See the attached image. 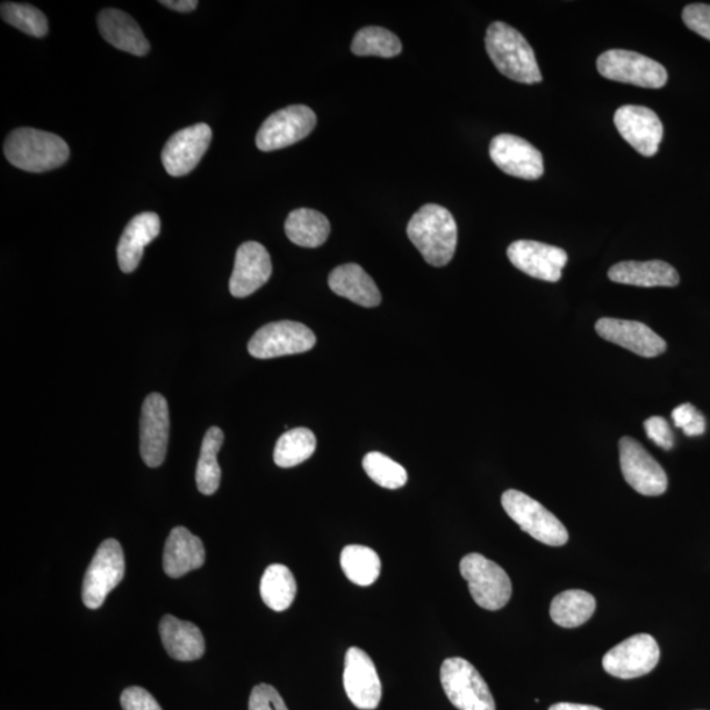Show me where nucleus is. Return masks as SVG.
Instances as JSON below:
<instances>
[{
  "mask_svg": "<svg viewBox=\"0 0 710 710\" xmlns=\"http://www.w3.org/2000/svg\"><path fill=\"white\" fill-rule=\"evenodd\" d=\"M407 234L427 263L447 267L453 260L458 228L453 214L439 204H426L408 222Z\"/></svg>",
  "mask_w": 710,
  "mask_h": 710,
  "instance_id": "obj_1",
  "label": "nucleus"
},
{
  "mask_svg": "<svg viewBox=\"0 0 710 710\" xmlns=\"http://www.w3.org/2000/svg\"><path fill=\"white\" fill-rule=\"evenodd\" d=\"M486 49L494 67L512 81L526 84L542 82L533 48L513 27L494 21L486 33Z\"/></svg>",
  "mask_w": 710,
  "mask_h": 710,
  "instance_id": "obj_2",
  "label": "nucleus"
},
{
  "mask_svg": "<svg viewBox=\"0 0 710 710\" xmlns=\"http://www.w3.org/2000/svg\"><path fill=\"white\" fill-rule=\"evenodd\" d=\"M4 156L18 169L46 173L62 167L69 160L70 149L60 136L33 128H19L6 139Z\"/></svg>",
  "mask_w": 710,
  "mask_h": 710,
  "instance_id": "obj_3",
  "label": "nucleus"
},
{
  "mask_svg": "<svg viewBox=\"0 0 710 710\" xmlns=\"http://www.w3.org/2000/svg\"><path fill=\"white\" fill-rule=\"evenodd\" d=\"M504 511L518 526L549 547H563L569 541L568 529L537 500L518 490H508L501 497Z\"/></svg>",
  "mask_w": 710,
  "mask_h": 710,
  "instance_id": "obj_4",
  "label": "nucleus"
},
{
  "mask_svg": "<svg viewBox=\"0 0 710 710\" xmlns=\"http://www.w3.org/2000/svg\"><path fill=\"white\" fill-rule=\"evenodd\" d=\"M469 583L473 601L487 611H499L512 597V582L504 569L478 552L463 557L459 564Z\"/></svg>",
  "mask_w": 710,
  "mask_h": 710,
  "instance_id": "obj_5",
  "label": "nucleus"
},
{
  "mask_svg": "<svg viewBox=\"0 0 710 710\" xmlns=\"http://www.w3.org/2000/svg\"><path fill=\"white\" fill-rule=\"evenodd\" d=\"M441 684L459 710H497L489 686L466 659L449 658L442 663Z\"/></svg>",
  "mask_w": 710,
  "mask_h": 710,
  "instance_id": "obj_6",
  "label": "nucleus"
},
{
  "mask_svg": "<svg viewBox=\"0 0 710 710\" xmlns=\"http://www.w3.org/2000/svg\"><path fill=\"white\" fill-rule=\"evenodd\" d=\"M599 73L609 81L662 89L669 79L663 64L631 50L611 49L598 59Z\"/></svg>",
  "mask_w": 710,
  "mask_h": 710,
  "instance_id": "obj_7",
  "label": "nucleus"
},
{
  "mask_svg": "<svg viewBox=\"0 0 710 710\" xmlns=\"http://www.w3.org/2000/svg\"><path fill=\"white\" fill-rule=\"evenodd\" d=\"M124 552L117 540H106L98 548L83 579L82 600L89 609L103 606L107 597L124 578Z\"/></svg>",
  "mask_w": 710,
  "mask_h": 710,
  "instance_id": "obj_8",
  "label": "nucleus"
},
{
  "mask_svg": "<svg viewBox=\"0 0 710 710\" xmlns=\"http://www.w3.org/2000/svg\"><path fill=\"white\" fill-rule=\"evenodd\" d=\"M316 343L310 328L297 321L270 322L257 331L248 343L249 353L260 360L306 353Z\"/></svg>",
  "mask_w": 710,
  "mask_h": 710,
  "instance_id": "obj_9",
  "label": "nucleus"
},
{
  "mask_svg": "<svg viewBox=\"0 0 710 710\" xmlns=\"http://www.w3.org/2000/svg\"><path fill=\"white\" fill-rule=\"evenodd\" d=\"M314 112L310 107L296 104L271 114L257 133V148L262 152H274L297 143L310 136L316 127Z\"/></svg>",
  "mask_w": 710,
  "mask_h": 710,
  "instance_id": "obj_10",
  "label": "nucleus"
},
{
  "mask_svg": "<svg viewBox=\"0 0 710 710\" xmlns=\"http://www.w3.org/2000/svg\"><path fill=\"white\" fill-rule=\"evenodd\" d=\"M619 448L622 476L631 489L644 497L663 494L669 479L649 451L631 437H622Z\"/></svg>",
  "mask_w": 710,
  "mask_h": 710,
  "instance_id": "obj_11",
  "label": "nucleus"
},
{
  "mask_svg": "<svg viewBox=\"0 0 710 710\" xmlns=\"http://www.w3.org/2000/svg\"><path fill=\"white\" fill-rule=\"evenodd\" d=\"M661 650L650 634H637L617 644L602 658V667L614 678L636 679L656 669Z\"/></svg>",
  "mask_w": 710,
  "mask_h": 710,
  "instance_id": "obj_12",
  "label": "nucleus"
},
{
  "mask_svg": "<svg viewBox=\"0 0 710 710\" xmlns=\"http://www.w3.org/2000/svg\"><path fill=\"white\" fill-rule=\"evenodd\" d=\"M507 254L514 268L529 277L551 283L561 281L562 271L569 262V256L562 248L530 240L514 241L509 246Z\"/></svg>",
  "mask_w": 710,
  "mask_h": 710,
  "instance_id": "obj_13",
  "label": "nucleus"
},
{
  "mask_svg": "<svg viewBox=\"0 0 710 710\" xmlns=\"http://www.w3.org/2000/svg\"><path fill=\"white\" fill-rule=\"evenodd\" d=\"M170 433L168 401L161 393H150L143 401L140 428V453L149 468H160L167 457Z\"/></svg>",
  "mask_w": 710,
  "mask_h": 710,
  "instance_id": "obj_14",
  "label": "nucleus"
},
{
  "mask_svg": "<svg viewBox=\"0 0 710 710\" xmlns=\"http://www.w3.org/2000/svg\"><path fill=\"white\" fill-rule=\"evenodd\" d=\"M614 126L622 139L643 157L658 153L663 124L658 114L643 106H622L614 113Z\"/></svg>",
  "mask_w": 710,
  "mask_h": 710,
  "instance_id": "obj_15",
  "label": "nucleus"
},
{
  "mask_svg": "<svg viewBox=\"0 0 710 710\" xmlns=\"http://www.w3.org/2000/svg\"><path fill=\"white\" fill-rule=\"evenodd\" d=\"M494 164L506 174L536 181L543 176V157L532 143L514 134H499L490 146Z\"/></svg>",
  "mask_w": 710,
  "mask_h": 710,
  "instance_id": "obj_16",
  "label": "nucleus"
},
{
  "mask_svg": "<svg viewBox=\"0 0 710 710\" xmlns=\"http://www.w3.org/2000/svg\"><path fill=\"white\" fill-rule=\"evenodd\" d=\"M343 687L351 704L362 710H374L382 700V683L368 652L350 648L346 656Z\"/></svg>",
  "mask_w": 710,
  "mask_h": 710,
  "instance_id": "obj_17",
  "label": "nucleus"
},
{
  "mask_svg": "<svg viewBox=\"0 0 710 710\" xmlns=\"http://www.w3.org/2000/svg\"><path fill=\"white\" fill-rule=\"evenodd\" d=\"M211 140V128L204 123L184 128L171 136L162 150V163L168 174L171 177L190 174L202 160Z\"/></svg>",
  "mask_w": 710,
  "mask_h": 710,
  "instance_id": "obj_18",
  "label": "nucleus"
},
{
  "mask_svg": "<svg viewBox=\"0 0 710 710\" xmlns=\"http://www.w3.org/2000/svg\"><path fill=\"white\" fill-rule=\"evenodd\" d=\"M594 329L601 339L644 358L661 356L667 349L662 337L640 321L602 318L598 320Z\"/></svg>",
  "mask_w": 710,
  "mask_h": 710,
  "instance_id": "obj_19",
  "label": "nucleus"
},
{
  "mask_svg": "<svg viewBox=\"0 0 710 710\" xmlns=\"http://www.w3.org/2000/svg\"><path fill=\"white\" fill-rule=\"evenodd\" d=\"M272 274L270 254L260 242L249 241L237 249L229 291L234 298H247L267 284Z\"/></svg>",
  "mask_w": 710,
  "mask_h": 710,
  "instance_id": "obj_20",
  "label": "nucleus"
},
{
  "mask_svg": "<svg viewBox=\"0 0 710 710\" xmlns=\"http://www.w3.org/2000/svg\"><path fill=\"white\" fill-rule=\"evenodd\" d=\"M204 563L206 549L202 540L184 527L171 530L163 551V570L167 576L182 578L186 573L199 570Z\"/></svg>",
  "mask_w": 710,
  "mask_h": 710,
  "instance_id": "obj_21",
  "label": "nucleus"
},
{
  "mask_svg": "<svg viewBox=\"0 0 710 710\" xmlns=\"http://www.w3.org/2000/svg\"><path fill=\"white\" fill-rule=\"evenodd\" d=\"M161 232V220L157 213L143 212L128 222L118 246L121 271L133 272L142 260L143 249Z\"/></svg>",
  "mask_w": 710,
  "mask_h": 710,
  "instance_id": "obj_22",
  "label": "nucleus"
},
{
  "mask_svg": "<svg viewBox=\"0 0 710 710\" xmlns=\"http://www.w3.org/2000/svg\"><path fill=\"white\" fill-rule=\"evenodd\" d=\"M98 28L103 39L112 47L139 57L149 53V41L138 21L127 12L117 9L103 10L98 17Z\"/></svg>",
  "mask_w": 710,
  "mask_h": 710,
  "instance_id": "obj_23",
  "label": "nucleus"
},
{
  "mask_svg": "<svg viewBox=\"0 0 710 710\" xmlns=\"http://www.w3.org/2000/svg\"><path fill=\"white\" fill-rule=\"evenodd\" d=\"M160 634L163 648L176 661L192 662L204 656V637L192 622L178 620L170 614L164 616L160 622Z\"/></svg>",
  "mask_w": 710,
  "mask_h": 710,
  "instance_id": "obj_24",
  "label": "nucleus"
},
{
  "mask_svg": "<svg viewBox=\"0 0 710 710\" xmlns=\"http://www.w3.org/2000/svg\"><path fill=\"white\" fill-rule=\"evenodd\" d=\"M328 283L337 296L366 308L378 307L382 301L376 282L360 264H341L329 274Z\"/></svg>",
  "mask_w": 710,
  "mask_h": 710,
  "instance_id": "obj_25",
  "label": "nucleus"
},
{
  "mask_svg": "<svg viewBox=\"0 0 710 710\" xmlns=\"http://www.w3.org/2000/svg\"><path fill=\"white\" fill-rule=\"evenodd\" d=\"M608 277L614 283L638 287H676L680 282L678 271L659 260L616 263L609 269Z\"/></svg>",
  "mask_w": 710,
  "mask_h": 710,
  "instance_id": "obj_26",
  "label": "nucleus"
},
{
  "mask_svg": "<svg viewBox=\"0 0 710 710\" xmlns=\"http://www.w3.org/2000/svg\"><path fill=\"white\" fill-rule=\"evenodd\" d=\"M284 231L289 240L301 248H319L331 233V222L319 211L299 208L286 220Z\"/></svg>",
  "mask_w": 710,
  "mask_h": 710,
  "instance_id": "obj_27",
  "label": "nucleus"
},
{
  "mask_svg": "<svg viewBox=\"0 0 710 710\" xmlns=\"http://www.w3.org/2000/svg\"><path fill=\"white\" fill-rule=\"evenodd\" d=\"M597 600L582 590H570L557 594L551 601L550 617L557 626L568 629L582 627L594 613Z\"/></svg>",
  "mask_w": 710,
  "mask_h": 710,
  "instance_id": "obj_28",
  "label": "nucleus"
},
{
  "mask_svg": "<svg viewBox=\"0 0 710 710\" xmlns=\"http://www.w3.org/2000/svg\"><path fill=\"white\" fill-rule=\"evenodd\" d=\"M261 598L272 611L283 612L296 600L298 586L289 568L271 564L261 579Z\"/></svg>",
  "mask_w": 710,
  "mask_h": 710,
  "instance_id": "obj_29",
  "label": "nucleus"
},
{
  "mask_svg": "<svg viewBox=\"0 0 710 710\" xmlns=\"http://www.w3.org/2000/svg\"><path fill=\"white\" fill-rule=\"evenodd\" d=\"M224 442V433L218 427L207 430L197 468L198 490L203 494H213L219 490L221 469L218 454Z\"/></svg>",
  "mask_w": 710,
  "mask_h": 710,
  "instance_id": "obj_30",
  "label": "nucleus"
},
{
  "mask_svg": "<svg viewBox=\"0 0 710 710\" xmlns=\"http://www.w3.org/2000/svg\"><path fill=\"white\" fill-rule=\"evenodd\" d=\"M380 559L377 552L362 544H349L341 552V569L351 583L361 587L374 584L380 576Z\"/></svg>",
  "mask_w": 710,
  "mask_h": 710,
  "instance_id": "obj_31",
  "label": "nucleus"
},
{
  "mask_svg": "<svg viewBox=\"0 0 710 710\" xmlns=\"http://www.w3.org/2000/svg\"><path fill=\"white\" fill-rule=\"evenodd\" d=\"M316 450V437L312 430L296 428L278 440L274 449V462L279 468L290 469L310 459Z\"/></svg>",
  "mask_w": 710,
  "mask_h": 710,
  "instance_id": "obj_32",
  "label": "nucleus"
},
{
  "mask_svg": "<svg viewBox=\"0 0 710 710\" xmlns=\"http://www.w3.org/2000/svg\"><path fill=\"white\" fill-rule=\"evenodd\" d=\"M401 42L397 34L380 27H366L354 36L351 52L356 56H376L392 59L401 53Z\"/></svg>",
  "mask_w": 710,
  "mask_h": 710,
  "instance_id": "obj_33",
  "label": "nucleus"
},
{
  "mask_svg": "<svg viewBox=\"0 0 710 710\" xmlns=\"http://www.w3.org/2000/svg\"><path fill=\"white\" fill-rule=\"evenodd\" d=\"M362 464L372 482L383 489L398 490L407 483L408 473L403 466L378 451L364 456Z\"/></svg>",
  "mask_w": 710,
  "mask_h": 710,
  "instance_id": "obj_34",
  "label": "nucleus"
},
{
  "mask_svg": "<svg viewBox=\"0 0 710 710\" xmlns=\"http://www.w3.org/2000/svg\"><path fill=\"white\" fill-rule=\"evenodd\" d=\"M0 13L6 23L32 38H44L49 31L47 17L31 4L4 2Z\"/></svg>",
  "mask_w": 710,
  "mask_h": 710,
  "instance_id": "obj_35",
  "label": "nucleus"
},
{
  "mask_svg": "<svg viewBox=\"0 0 710 710\" xmlns=\"http://www.w3.org/2000/svg\"><path fill=\"white\" fill-rule=\"evenodd\" d=\"M673 424L683 429L688 437H698L706 433L707 421L704 416L696 410V407L686 403L676 408L671 413Z\"/></svg>",
  "mask_w": 710,
  "mask_h": 710,
  "instance_id": "obj_36",
  "label": "nucleus"
},
{
  "mask_svg": "<svg viewBox=\"0 0 710 710\" xmlns=\"http://www.w3.org/2000/svg\"><path fill=\"white\" fill-rule=\"evenodd\" d=\"M249 710H289L274 687L258 684L249 698Z\"/></svg>",
  "mask_w": 710,
  "mask_h": 710,
  "instance_id": "obj_37",
  "label": "nucleus"
},
{
  "mask_svg": "<svg viewBox=\"0 0 710 710\" xmlns=\"http://www.w3.org/2000/svg\"><path fill=\"white\" fill-rule=\"evenodd\" d=\"M683 21L694 33L710 41V6L694 3L687 6L683 11Z\"/></svg>",
  "mask_w": 710,
  "mask_h": 710,
  "instance_id": "obj_38",
  "label": "nucleus"
},
{
  "mask_svg": "<svg viewBox=\"0 0 710 710\" xmlns=\"http://www.w3.org/2000/svg\"><path fill=\"white\" fill-rule=\"evenodd\" d=\"M644 430L649 439L657 444V447L664 450H671L676 440H673V433L669 421L661 418V416H652L643 422Z\"/></svg>",
  "mask_w": 710,
  "mask_h": 710,
  "instance_id": "obj_39",
  "label": "nucleus"
},
{
  "mask_svg": "<svg viewBox=\"0 0 710 710\" xmlns=\"http://www.w3.org/2000/svg\"><path fill=\"white\" fill-rule=\"evenodd\" d=\"M120 702L123 710H162L153 696L141 687L127 688Z\"/></svg>",
  "mask_w": 710,
  "mask_h": 710,
  "instance_id": "obj_40",
  "label": "nucleus"
},
{
  "mask_svg": "<svg viewBox=\"0 0 710 710\" xmlns=\"http://www.w3.org/2000/svg\"><path fill=\"white\" fill-rule=\"evenodd\" d=\"M160 4L178 12H191L197 9V0H162Z\"/></svg>",
  "mask_w": 710,
  "mask_h": 710,
  "instance_id": "obj_41",
  "label": "nucleus"
},
{
  "mask_svg": "<svg viewBox=\"0 0 710 710\" xmlns=\"http://www.w3.org/2000/svg\"><path fill=\"white\" fill-rule=\"evenodd\" d=\"M549 710H602L593 706L572 704V702H558V704L551 706Z\"/></svg>",
  "mask_w": 710,
  "mask_h": 710,
  "instance_id": "obj_42",
  "label": "nucleus"
}]
</instances>
